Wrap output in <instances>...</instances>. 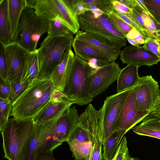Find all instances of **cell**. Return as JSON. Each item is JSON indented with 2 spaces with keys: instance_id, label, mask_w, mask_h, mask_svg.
<instances>
[{
  "instance_id": "obj_36",
  "label": "cell",
  "mask_w": 160,
  "mask_h": 160,
  "mask_svg": "<svg viewBox=\"0 0 160 160\" xmlns=\"http://www.w3.org/2000/svg\"><path fill=\"white\" fill-rule=\"evenodd\" d=\"M108 16L112 22L126 36L132 29V27L112 13Z\"/></svg>"
},
{
  "instance_id": "obj_12",
  "label": "cell",
  "mask_w": 160,
  "mask_h": 160,
  "mask_svg": "<svg viewBox=\"0 0 160 160\" xmlns=\"http://www.w3.org/2000/svg\"><path fill=\"white\" fill-rule=\"evenodd\" d=\"M121 69L115 62L100 66L89 77L88 92L93 98L117 80Z\"/></svg>"
},
{
  "instance_id": "obj_30",
  "label": "cell",
  "mask_w": 160,
  "mask_h": 160,
  "mask_svg": "<svg viewBox=\"0 0 160 160\" xmlns=\"http://www.w3.org/2000/svg\"><path fill=\"white\" fill-rule=\"evenodd\" d=\"M132 12L129 14H122L114 10L112 13L121 18L132 28L136 29L146 37H152L146 30L142 28L138 23L132 14Z\"/></svg>"
},
{
  "instance_id": "obj_50",
  "label": "cell",
  "mask_w": 160,
  "mask_h": 160,
  "mask_svg": "<svg viewBox=\"0 0 160 160\" xmlns=\"http://www.w3.org/2000/svg\"><path fill=\"white\" fill-rule=\"evenodd\" d=\"M155 23L157 29V31L155 34V36L156 38H160V25Z\"/></svg>"
},
{
  "instance_id": "obj_2",
  "label": "cell",
  "mask_w": 160,
  "mask_h": 160,
  "mask_svg": "<svg viewBox=\"0 0 160 160\" xmlns=\"http://www.w3.org/2000/svg\"><path fill=\"white\" fill-rule=\"evenodd\" d=\"M54 89L50 79L37 80L13 103L10 116L22 119L33 118L49 101Z\"/></svg>"
},
{
  "instance_id": "obj_4",
  "label": "cell",
  "mask_w": 160,
  "mask_h": 160,
  "mask_svg": "<svg viewBox=\"0 0 160 160\" xmlns=\"http://www.w3.org/2000/svg\"><path fill=\"white\" fill-rule=\"evenodd\" d=\"M73 34L62 36L48 35L37 49L38 73L37 80L50 79L66 50L71 47Z\"/></svg>"
},
{
  "instance_id": "obj_20",
  "label": "cell",
  "mask_w": 160,
  "mask_h": 160,
  "mask_svg": "<svg viewBox=\"0 0 160 160\" xmlns=\"http://www.w3.org/2000/svg\"><path fill=\"white\" fill-rule=\"evenodd\" d=\"M72 103L69 101L53 102L49 101L42 110L33 118L35 123H39L58 117Z\"/></svg>"
},
{
  "instance_id": "obj_43",
  "label": "cell",
  "mask_w": 160,
  "mask_h": 160,
  "mask_svg": "<svg viewBox=\"0 0 160 160\" xmlns=\"http://www.w3.org/2000/svg\"><path fill=\"white\" fill-rule=\"evenodd\" d=\"M112 3L114 10L122 14H129L132 12V9L118 0H112Z\"/></svg>"
},
{
  "instance_id": "obj_6",
  "label": "cell",
  "mask_w": 160,
  "mask_h": 160,
  "mask_svg": "<svg viewBox=\"0 0 160 160\" xmlns=\"http://www.w3.org/2000/svg\"><path fill=\"white\" fill-rule=\"evenodd\" d=\"M48 22L38 16L33 8L26 7L21 15L17 36L13 42L29 52L35 51L41 38L48 33Z\"/></svg>"
},
{
  "instance_id": "obj_40",
  "label": "cell",
  "mask_w": 160,
  "mask_h": 160,
  "mask_svg": "<svg viewBox=\"0 0 160 160\" xmlns=\"http://www.w3.org/2000/svg\"><path fill=\"white\" fill-rule=\"evenodd\" d=\"M11 89L10 83L0 78V98L8 99Z\"/></svg>"
},
{
  "instance_id": "obj_49",
  "label": "cell",
  "mask_w": 160,
  "mask_h": 160,
  "mask_svg": "<svg viewBox=\"0 0 160 160\" xmlns=\"http://www.w3.org/2000/svg\"><path fill=\"white\" fill-rule=\"evenodd\" d=\"M126 39L128 42L131 45L134 46L138 47L140 46L138 45L136 42L133 40L129 38H127Z\"/></svg>"
},
{
  "instance_id": "obj_25",
  "label": "cell",
  "mask_w": 160,
  "mask_h": 160,
  "mask_svg": "<svg viewBox=\"0 0 160 160\" xmlns=\"http://www.w3.org/2000/svg\"><path fill=\"white\" fill-rule=\"evenodd\" d=\"M0 41L4 47L13 42L8 18V0H0Z\"/></svg>"
},
{
  "instance_id": "obj_45",
  "label": "cell",
  "mask_w": 160,
  "mask_h": 160,
  "mask_svg": "<svg viewBox=\"0 0 160 160\" xmlns=\"http://www.w3.org/2000/svg\"><path fill=\"white\" fill-rule=\"evenodd\" d=\"M33 160H56L52 151H42L38 153Z\"/></svg>"
},
{
  "instance_id": "obj_51",
  "label": "cell",
  "mask_w": 160,
  "mask_h": 160,
  "mask_svg": "<svg viewBox=\"0 0 160 160\" xmlns=\"http://www.w3.org/2000/svg\"><path fill=\"white\" fill-rule=\"evenodd\" d=\"M155 39H156V41H157V42L160 45V38H157Z\"/></svg>"
},
{
  "instance_id": "obj_15",
  "label": "cell",
  "mask_w": 160,
  "mask_h": 160,
  "mask_svg": "<svg viewBox=\"0 0 160 160\" xmlns=\"http://www.w3.org/2000/svg\"><path fill=\"white\" fill-rule=\"evenodd\" d=\"M86 113L87 128L92 140V147L89 160H102V146L98 125L99 111L89 104L84 110Z\"/></svg>"
},
{
  "instance_id": "obj_24",
  "label": "cell",
  "mask_w": 160,
  "mask_h": 160,
  "mask_svg": "<svg viewBox=\"0 0 160 160\" xmlns=\"http://www.w3.org/2000/svg\"><path fill=\"white\" fill-rule=\"evenodd\" d=\"M8 2L10 30L13 42L17 36L21 15L23 10L27 7L26 0H8Z\"/></svg>"
},
{
  "instance_id": "obj_7",
  "label": "cell",
  "mask_w": 160,
  "mask_h": 160,
  "mask_svg": "<svg viewBox=\"0 0 160 160\" xmlns=\"http://www.w3.org/2000/svg\"><path fill=\"white\" fill-rule=\"evenodd\" d=\"M27 7L33 8L41 18L49 21L59 16L73 34L79 30L78 17L67 7L62 0H27Z\"/></svg>"
},
{
  "instance_id": "obj_16",
  "label": "cell",
  "mask_w": 160,
  "mask_h": 160,
  "mask_svg": "<svg viewBox=\"0 0 160 160\" xmlns=\"http://www.w3.org/2000/svg\"><path fill=\"white\" fill-rule=\"evenodd\" d=\"M79 115L75 106L70 107L57 118L55 136L61 145L66 142L75 127Z\"/></svg>"
},
{
  "instance_id": "obj_27",
  "label": "cell",
  "mask_w": 160,
  "mask_h": 160,
  "mask_svg": "<svg viewBox=\"0 0 160 160\" xmlns=\"http://www.w3.org/2000/svg\"><path fill=\"white\" fill-rule=\"evenodd\" d=\"M37 50L30 52L21 78V82H28L31 85L37 80L38 73Z\"/></svg>"
},
{
  "instance_id": "obj_21",
  "label": "cell",
  "mask_w": 160,
  "mask_h": 160,
  "mask_svg": "<svg viewBox=\"0 0 160 160\" xmlns=\"http://www.w3.org/2000/svg\"><path fill=\"white\" fill-rule=\"evenodd\" d=\"M87 114L84 112L79 116L77 124L66 142L70 147L78 144L92 142L87 127Z\"/></svg>"
},
{
  "instance_id": "obj_8",
  "label": "cell",
  "mask_w": 160,
  "mask_h": 160,
  "mask_svg": "<svg viewBox=\"0 0 160 160\" xmlns=\"http://www.w3.org/2000/svg\"><path fill=\"white\" fill-rule=\"evenodd\" d=\"M133 88L108 97L99 110L98 125L102 145L112 133L123 104Z\"/></svg>"
},
{
  "instance_id": "obj_1",
  "label": "cell",
  "mask_w": 160,
  "mask_h": 160,
  "mask_svg": "<svg viewBox=\"0 0 160 160\" xmlns=\"http://www.w3.org/2000/svg\"><path fill=\"white\" fill-rule=\"evenodd\" d=\"M35 128L33 118L9 119L0 132L4 158L8 160H26Z\"/></svg>"
},
{
  "instance_id": "obj_18",
  "label": "cell",
  "mask_w": 160,
  "mask_h": 160,
  "mask_svg": "<svg viewBox=\"0 0 160 160\" xmlns=\"http://www.w3.org/2000/svg\"><path fill=\"white\" fill-rule=\"evenodd\" d=\"M75 38L92 47L106 57L111 62H115L120 55L121 51L120 48L108 45L82 30H79Z\"/></svg>"
},
{
  "instance_id": "obj_14",
  "label": "cell",
  "mask_w": 160,
  "mask_h": 160,
  "mask_svg": "<svg viewBox=\"0 0 160 160\" xmlns=\"http://www.w3.org/2000/svg\"><path fill=\"white\" fill-rule=\"evenodd\" d=\"M119 55L122 64L134 65L138 67L143 65L153 66L160 61V58L144 45L126 47L121 51Z\"/></svg>"
},
{
  "instance_id": "obj_5",
  "label": "cell",
  "mask_w": 160,
  "mask_h": 160,
  "mask_svg": "<svg viewBox=\"0 0 160 160\" xmlns=\"http://www.w3.org/2000/svg\"><path fill=\"white\" fill-rule=\"evenodd\" d=\"M95 70L75 55L63 92L72 104L83 106L92 101L88 92V79Z\"/></svg>"
},
{
  "instance_id": "obj_46",
  "label": "cell",
  "mask_w": 160,
  "mask_h": 160,
  "mask_svg": "<svg viewBox=\"0 0 160 160\" xmlns=\"http://www.w3.org/2000/svg\"><path fill=\"white\" fill-rule=\"evenodd\" d=\"M121 3L124 4L132 9L137 6L136 0H118Z\"/></svg>"
},
{
  "instance_id": "obj_47",
  "label": "cell",
  "mask_w": 160,
  "mask_h": 160,
  "mask_svg": "<svg viewBox=\"0 0 160 160\" xmlns=\"http://www.w3.org/2000/svg\"><path fill=\"white\" fill-rule=\"evenodd\" d=\"M87 62L89 65L91 67L95 70H97L100 66L98 65V60L95 58H91Z\"/></svg>"
},
{
  "instance_id": "obj_38",
  "label": "cell",
  "mask_w": 160,
  "mask_h": 160,
  "mask_svg": "<svg viewBox=\"0 0 160 160\" xmlns=\"http://www.w3.org/2000/svg\"><path fill=\"white\" fill-rule=\"evenodd\" d=\"M148 49L159 57L160 54V45L152 37L147 38L143 45Z\"/></svg>"
},
{
  "instance_id": "obj_31",
  "label": "cell",
  "mask_w": 160,
  "mask_h": 160,
  "mask_svg": "<svg viewBox=\"0 0 160 160\" xmlns=\"http://www.w3.org/2000/svg\"><path fill=\"white\" fill-rule=\"evenodd\" d=\"M10 83L11 89L8 99L13 103L31 85L28 82H21L20 81L13 82Z\"/></svg>"
},
{
  "instance_id": "obj_23",
  "label": "cell",
  "mask_w": 160,
  "mask_h": 160,
  "mask_svg": "<svg viewBox=\"0 0 160 160\" xmlns=\"http://www.w3.org/2000/svg\"><path fill=\"white\" fill-rule=\"evenodd\" d=\"M138 68L128 65L121 69L117 80L118 92L133 88L137 84L140 78L138 74Z\"/></svg>"
},
{
  "instance_id": "obj_26",
  "label": "cell",
  "mask_w": 160,
  "mask_h": 160,
  "mask_svg": "<svg viewBox=\"0 0 160 160\" xmlns=\"http://www.w3.org/2000/svg\"><path fill=\"white\" fill-rule=\"evenodd\" d=\"M123 130L112 132L102 145V157L104 160H112L115 156L120 142L126 133Z\"/></svg>"
},
{
  "instance_id": "obj_35",
  "label": "cell",
  "mask_w": 160,
  "mask_h": 160,
  "mask_svg": "<svg viewBox=\"0 0 160 160\" xmlns=\"http://www.w3.org/2000/svg\"><path fill=\"white\" fill-rule=\"evenodd\" d=\"M112 0H82L84 2L94 5L104 14L108 15L114 10Z\"/></svg>"
},
{
  "instance_id": "obj_11",
  "label": "cell",
  "mask_w": 160,
  "mask_h": 160,
  "mask_svg": "<svg viewBox=\"0 0 160 160\" xmlns=\"http://www.w3.org/2000/svg\"><path fill=\"white\" fill-rule=\"evenodd\" d=\"M137 107L141 112H150L155 107L160 98L158 83L152 75L140 77L135 86Z\"/></svg>"
},
{
  "instance_id": "obj_28",
  "label": "cell",
  "mask_w": 160,
  "mask_h": 160,
  "mask_svg": "<svg viewBox=\"0 0 160 160\" xmlns=\"http://www.w3.org/2000/svg\"><path fill=\"white\" fill-rule=\"evenodd\" d=\"M48 33L53 36H66L73 34L59 16L49 21Z\"/></svg>"
},
{
  "instance_id": "obj_39",
  "label": "cell",
  "mask_w": 160,
  "mask_h": 160,
  "mask_svg": "<svg viewBox=\"0 0 160 160\" xmlns=\"http://www.w3.org/2000/svg\"><path fill=\"white\" fill-rule=\"evenodd\" d=\"M147 37L145 36L142 33L132 28V29L126 35V38L132 39L140 46L144 44L145 39Z\"/></svg>"
},
{
  "instance_id": "obj_44",
  "label": "cell",
  "mask_w": 160,
  "mask_h": 160,
  "mask_svg": "<svg viewBox=\"0 0 160 160\" xmlns=\"http://www.w3.org/2000/svg\"><path fill=\"white\" fill-rule=\"evenodd\" d=\"M88 11L83 6L81 0H74L72 12L76 16H78L86 11Z\"/></svg>"
},
{
  "instance_id": "obj_32",
  "label": "cell",
  "mask_w": 160,
  "mask_h": 160,
  "mask_svg": "<svg viewBox=\"0 0 160 160\" xmlns=\"http://www.w3.org/2000/svg\"><path fill=\"white\" fill-rule=\"evenodd\" d=\"M13 103L8 99L0 98V131L8 120Z\"/></svg>"
},
{
  "instance_id": "obj_41",
  "label": "cell",
  "mask_w": 160,
  "mask_h": 160,
  "mask_svg": "<svg viewBox=\"0 0 160 160\" xmlns=\"http://www.w3.org/2000/svg\"><path fill=\"white\" fill-rule=\"evenodd\" d=\"M7 68L4 54L3 46L0 43V78L7 80Z\"/></svg>"
},
{
  "instance_id": "obj_52",
  "label": "cell",
  "mask_w": 160,
  "mask_h": 160,
  "mask_svg": "<svg viewBox=\"0 0 160 160\" xmlns=\"http://www.w3.org/2000/svg\"><path fill=\"white\" fill-rule=\"evenodd\" d=\"M134 160H140L138 158H135Z\"/></svg>"
},
{
  "instance_id": "obj_54",
  "label": "cell",
  "mask_w": 160,
  "mask_h": 160,
  "mask_svg": "<svg viewBox=\"0 0 160 160\" xmlns=\"http://www.w3.org/2000/svg\"></svg>"
},
{
  "instance_id": "obj_10",
  "label": "cell",
  "mask_w": 160,
  "mask_h": 160,
  "mask_svg": "<svg viewBox=\"0 0 160 160\" xmlns=\"http://www.w3.org/2000/svg\"><path fill=\"white\" fill-rule=\"evenodd\" d=\"M4 48L7 68V80L10 83L21 81L31 52L15 42Z\"/></svg>"
},
{
  "instance_id": "obj_53",
  "label": "cell",
  "mask_w": 160,
  "mask_h": 160,
  "mask_svg": "<svg viewBox=\"0 0 160 160\" xmlns=\"http://www.w3.org/2000/svg\"><path fill=\"white\" fill-rule=\"evenodd\" d=\"M159 58H160V54H159Z\"/></svg>"
},
{
  "instance_id": "obj_48",
  "label": "cell",
  "mask_w": 160,
  "mask_h": 160,
  "mask_svg": "<svg viewBox=\"0 0 160 160\" xmlns=\"http://www.w3.org/2000/svg\"><path fill=\"white\" fill-rule=\"evenodd\" d=\"M153 111L160 113V98L158 101L156 106Z\"/></svg>"
},
{
  "instance_id": "obj_9",
  "label": "cell",
  "mask_w": 160,
  "mask_h": 160,
  "mask_svg": "<svg viewBox=\"0 0 160 160\" xmlns=\"http://www.w3.org/2000/svg\"><path fill=\"white\" fill-rule=\"evenodd\" d=\"M57 118L35 123L34 133L30 142L26 160H33L42 151H53L60 145L57 142L55 130Z\"/></svg>"
},
{
  "instance_id": "obj_17",
  "label": "cell",
  "mask_w": 160,
  "mask_h": 160,
  "mask_svg": "<svg viewBox=\"0 0 160 160\" xmlns=\"http://www.w3.org/2000/svg\"><path fill=\"white\" fill-rule=\"evenodd\" d=\"M74 55L71 47L68 48L52 73L50 79L55 89L63 92Z\"/></svg>"
},
{
  "instance_id": "obj_34",
  "label": "cell",
  "mask_w": 160,
  "mask_h": 160,
  "mask_svg": "<svg viewBox=\"0 0 160 160\" xmlns=\"http://www.w3.org/2000/svg\"><path fill=\"white\" fill-rule=\"evenodd\" d=\"M134 158L132 157L129 153L127 138L124 136L115 156L112 160H134Z\"/></svg>"
},
{
  "instance_id": "obj_33",
  "label": "cell",
  "mask_w": 160,
  "mask_h": 160,
  "mask_svg": "<svg viewBox=\"0 0 160 160\" xmlns=\"http://www.w3.org/2000/svg\"><path fill=\"white\" fill-rule=\"evenodd\" d=\"M143 1L151 14V18L155 23L160 25V0Z\"/></svg>"
},
{
  "instance_id": "obj_37",
  "label": "cell",
  "mask_w": 160,
  "mask_h": 160,
  "mask_svg": "<svg viewBox=\"0 0 160 160\" xmlns=\"http://www.w3.org/2000/svg\"><path fill=\"white\" fill-rule=\"evenodd\" d=\"M141 15L144 24V28L149 33L152 37L155 38L157 29L155 23L152 19L142 11Z\"/></svg>"
},
{
  "instance_id": "obj_19",
  "label": "cell",
  "mask_w": 160,
  "mask_h": 160,
  "mask_svg": "<svg viewBox=\"0 0 160 160\" xmlns=\"http://www.w3.org/2000/svg\"><path fill=\"white\" fill-rule=\"evenodd\" d=\"M142 121L132 129L133 132L139 135L160 139V113L152 111Z\"/></svg>"
},
{
  "instance_id": "obj_22",
  "label": "cell",
  "mask_w": 160,
  "mask_h": 160,
  "mask_svg": "<svg viewBox=\"0 0 160 160\" xmlns=\"http://www.w3.org/2000/svg\"><path fill=\"white\" fill-rule=\"evenodd\" d=\"M72 46L75 55L86 62L91 58H95L101 66L111 63L106 57L92 47L75 38L73 39Z\"/></svg>"
},
{
  "instance_id": "obj_3",
  "label": "cell",
  "mask_w": 160,
  "mask_h": 160,
  "mask_svg": "<svg viewBox=\"0 0 160 160\" xmlns=\"http://www.w3.org/2000/svg\"><path fill=\"white\" fill-rule=\"evenodd\" d=\"M80 28L88 35L110 46L126 47V36L112 22L108 15L95 17L88 11L78 17Z\"/></svg>"
},
{
  "instance_id": "obj_29",
  "label": "cell",
  "mask_w": 160,
  "mask_h": 160,
  "mask_svg": "<svg viewBox=\"0 0 160 160\" xmlns=\"http://www.w3.org/2000/svg\"><path fill=\"white\" fill-rule=\"evenodd\" d=\"M92 143H82L70 147L75 160H89Z\"/></svg>"
},
{
  "instance_id": "obj_13",
  "label": "cell",
  "mask_w": 160,
  "mask_h": 160,
  "mask_svg": "<svg viewBox=\"0 0 160 160\" xmlns=\"http://www.w3.org/2000/svg\"><path fill=\"white\" fill-rule=\"evenodd\" d=\"M149 113L141 112L138 109L136 103L134 86L123 104L113 128L112 133L120 130H124L127 132L142 121Z\"/></svg>"
},
{
  "instance_id": "obj_42",
  "label": "cell",
  "mask_w": 160,
  "mask_h": 160,
  "mask_svg": "<svg viewBox=\"0 0 160 160\" xmlns=\"http://www.w3.org/2000/svg\"><path fill=\"white\" fill-rule=\"evenodd\" d=\"M49 101L53 102L70 101L67 96L62 92L55 88L51 95Z\"/></svg>"
}]
</instances>
